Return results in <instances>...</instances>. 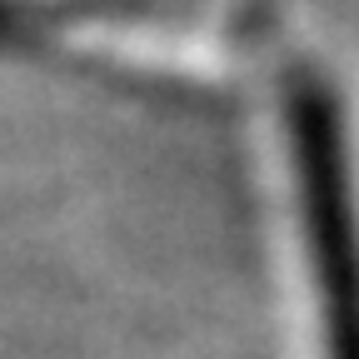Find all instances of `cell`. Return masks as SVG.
<instances>
[{"instance_id": "1", "label": "cell", "mask_w": 359, "mask_h": 359, "mask_svg": "<svg viewBox=\"0 0 359 359\" xmlns=\"http://www.w3.org/2000/svg\"><path fill=\"white\" fill-rule=\"evenodd\" d=\"M290 135H294L304 230H309L314 269H320L330 359H359V219H354V200H349L339 105L330 95V85H320V75L294 80Z\"/></svg>"}]
</instances>
